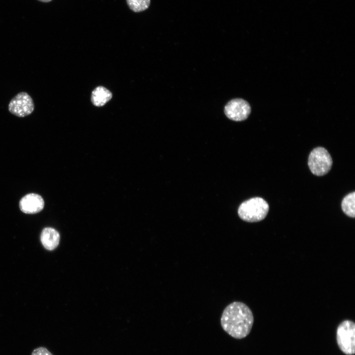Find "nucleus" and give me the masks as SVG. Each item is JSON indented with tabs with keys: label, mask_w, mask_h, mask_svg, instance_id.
Masks as SVG:
<instances>
[{
	"label": "nucleus",
	"mask_w": 355,
	"mask_h": 355,
	"mask_svg": "<svg viewBox=\"0 0 355 355\" xmlns=\"http://www.w3.org/2000/svg\"><path fill=\"white\" fill-rule=\"evenodd\" d=\"M254 321L249 308L241 302H234L223 310L220 323L223 329L231 337L243 339L250 333Z\"/></svg>",
	"instance_id": "1"
},
{
	"label": "nucleus",
	"mask_w": 355,
	"mask_h": 355,
	"mask_svg": "<svg viewBox=\"0 0 355 355\" xmlns=\"http://www.w3.org/2000/svg\"><path fill=\"white\" fill-rule=\"evenodd\" d=\"M269 205L261 197H254L243 202L239 206L238 213L243 220L248 222L261 221L266 216Z\"/></svg>",
	"instance_id": "2"
},
{
	"label": "nucleus",
	"mask_w": 355,
	"mask_h": 355,
	"mask_svg": "<svg viewBox=\"0 0 355 355\" xmlns=\"http://www.w3.org/2000/svg\"><path fill=\"white\" fill-rule=\"evenodd\" d=\"M337 344L342 352L347 355L355 353V324L350 320L343 321L336 332Z\"/></svg>",
	"instance_id": "3"
},
{
	"label": "nucleus",
	"mask_w": 355,
	"mask_h": 355,
	"mask_svg": "<svg viewBox=\"0 0 355 355\" xmlns=\"http://www.w3.org/2000/svg\"><path fill=\"white\" fill-rule=\"evenodd\" d=\"M332 165V158L325 148L318 147L310 153L308 166L314 175L322 176L326 174L331 169Z\"/></svg>",
	"instance_id": "4"
},
{
	"label": "nucleus",
	"mask_w": 355,
	"mask_h": 355,
	"mask_svg": "<svg viewBox=\"0 0 355 355\" xmlns=\"http://www.w3.org/2000/svg\"><path fill=\"white\" fill-rule=\"evenodd\" d=\"M10 113L18 117H24L31 114L35 109L34 101L26 92H21L14 96L8 105Z\"/></svg>",
	"instance_id": "5"
},
{
	"label": "nucleus",
	"mask_w": 355,
	"mask_h": 355,
	"mask_svg": "<svg viewBox=\"0 0 355 355\" xmlns=\"http://www.w3.org/2000/svg\"><path fill=\"white\" fill-rule=\"evenodd\" d=\"M251 108L249 104L242 99H234L225 106L224 112L231 120L241 121L246 119L249 115Z\"/></svg>",
	"instance_id": "6"
},
{
	"label": "nucleus",
	"mask_w": 355,
	"mask_h": 355,
	"mask_svg": "<svg viewBox=\"0 0 355 355\" xmlns=\"http://www.w3.org/2000/svg\"><path fill=\"white\" fill-rule=\"evenodd\" d=\"M44 206L42 197L38 194L29 193L23 197L19 202V208L24 213L34 214L41 212Z\"/></svg>",
	"instance_id": "7"
},
{
	"label": "nucleus",
	"mask_w": 355,
	"mask_h": 355,
	"mask_svg": "<svg viewBox=\"0 0 355 355\" xmlns=\"http://www.w3.org/2000/svg\"><path fill=\"white\" fill-rule=\"evenodd\" d=\"M40 240L44 247L49 250L57 248L60 241L58 232L51 227L44 228L41 233Z\"/></svg>",
	"instance_id": "8"
},
{
	"label": "nucleus",
	"mask_w": 355,
	"mask_h": 355,
	"mask_svg": "<svg viewBox=\"0 0 355 355\" xmlns=\"http://www.w3.org/2000/svg\"><path fill=\"white\" fill-rule=\"evenodd\" d=\"M112 98L111 92L103 86H98L92 92L91 101L94 105L102 106L108 102Z\"/></svg>",
	"instance_id": "9"
},
{
	"label": "nucleus",
	"mask_w": 355,
	"mask_h": 355,
	"mask_svg": "<svg viewBox=\"0 0 355 355\" xmlns=\"http://www.w3.org/2000/svg\"><path fill=\"white\" fill-rule=\"evenodd\" d=\"M343 212L348 216L354 218L355 216V192L347 195L341 203Z\"/></svg>",
	"instance_id": "10"
},
{
	"label": "nucleus",
	"mask_w": 355,
	"mask_h": 355,
	"mask_svg": "<svg viewBox=\"0 0 355 355\" xmlns=\"http://www.w3.org/2000/svg\"><path fill=\"white\" fill-rule=\"evenodd\" d=\"M129 8L134 12H140L146 10L150 4V0H126Z\"/></svg>",
	"instance_id": "11"
},
{
	"label": "nucleus",
	"mask_w": 355,
	"mask_h": 355,
	"mask_svg": "<svg viewBox=\"0 0 355 355\" xmlns=\"http://www.w3.org/2000/svg\"><path fill=\"white\" fill-rule=\"evenodd\" d=\"M31 355H53L46 348L39 347L34 349Z\"/></svg>",
	"instance_id": "12"
},
{
	"label": "nucleus",
	"mask_w": 355,
	"mask_h": 355,
	"mask_svg": "<svg viewBox=\"0 0 355 355\" xmlns=\"http://www.w3.org/2000/svg\"><path fill=\"white\" fill-rule=\"evenodd\" d=\"M40 2H44V3H47L51 1L52 0H37Z\"/></svg>",
	"instance_id": "13"
}]
</instances>
